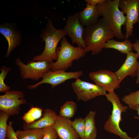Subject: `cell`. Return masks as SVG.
I'll use <instances>...</instances> for the list:
<instances>
[{
    "label": "cell",
    "mask_w": 139,
    "mask_h": 139,
    "mask_svg": "<svg viewBox=\"0 0 139 139\" xmlns=\"http://www.w3.org/2000/svg\"><path fill=\"white\" fill-rule=\"evenodd\" d=\"M83 74L82 71L74 72H67L63 69H59L54 71L50 70L45 73L42 76V80L34 84L27 86L30 90L36 88L40 85L44 83L51 85L54 89L57 86L72 79L76 80Z\"/></svg>",
    "instance_id": "obj_8"
},
{
    "label": "cell",
    "mask_w": 139,
    "mask_h": 139,
    "mask_svg": "<svg viewBox=\"0 0 139 139\" xmlns=\"http://www.w3.org/2000/svg\"><path fill=\"white\" fill-rule=\"evenodd\" d=\"M13 122L10 121L7 125L6 137L7 139H18L16 132L14 131L12 126Z\"/></svg>",
    "instance_id": "obj_28"
},
{
    "label": "cell",
    "mask_w": 139,
    "mask_h": 139,
    "mask_svg": "<svg viewBox=\"0 0 139 139\" xmlns=\"http://www.w3.org/2000/svg\"><path fill=\"white\" fill-rule=\"evenodd\" d=\"M0 96V110L13 116L19 114L21 105L27 104L23 92L18 90L7 91Z\"/></svg>",
    "instance_id": "obj_7"
},
{
    "label": "cell",
    "mask_w": 139,
    "mask_h": 139,
    "mask_svg": "<svg viewBox=\"0 0 139 139\" xmlns=\"http://www.w3.org/2000/svg\"><path fill=\"white\" fill-rule=\"evenodd\" d=\"M11 70V68L3 66L0 69L1 72L0 74V92H5L10 91L11 88L6 85L4 81L8 73Z\"/></svg>",
    "instance_id": "obj_26"
},
{
    "label": "cell",
    "mask_w": 139,
    "mask_h": 139,
    "mask_svg": "<svg viewBox=\"0 0 139 139\" xmlns=\"http://www.w3.org/2000/svg\"><path fill=\"white\" fill-rule=\"evenodd\" d=\"M5 139H7V137L6 138H5Z\"/></svg>",
    "instance_id": "obj_33"
},
{
    "label": "cell",
    "mask_w": 139,
    "mask_h": 139,
    "mask_svg": "<svg viewBox=\"0 0 139 139\" xmlns=\"http://www.w3.org/2000/svg\"><path fill=\"white\" fill-rule=\"evenodd\" d=\"M52 62L32 60L25 64L19 58H17L15 60L16 64L19 67L22 78L36 81L42 78L45 73L51 70Z\"/></svg>",
    "instance_id": "obj_6"
},
{
    "label": "cell",
    "mask_w": 139,
    "mask_h": 139,
    "mask_svg": "<svg viewBox=\"0 0 139 139\" xmlns=\"http://www.w3.org/2000/svg\"><path fill=\"white\" fill-rule=\"evenodd\" d=\"M10 115L7 113L0 111V139H5L7 129V121Z\"/></svg>",
    "instance_id": "obj_25"
},
{
    "label": "cell",
    "mask_w": 139,
    "mask_h": 139,
    "mask_svg": "<svg viewBox=\"0 0 139 139\" xmlns=\"http://www.w3.org/2000/svg\"><path fill=\"white\" fill-rule=\"evenodd\" d=\"M70 119L58 115L54 126L59 139H79V136L72 126Z\"/></svg>",
    "instance_id": "obj_15"
},
{
    "label": "cell",
    "mask_w": 139,
    "mask_h": 139,
    "mask_svg": "<svg viewBox=\"0 0 139 139\" xmlns=\"http://www.w3.org/2000/svg\"><path fill=\"white\" fill-rule=\"evenodd\" d=\"M133 44L130 40L125 39L123 41H118L113 39L108 40L104 44L103 48L116 49L123 54H127L132 51Z\"/></svg>",
    "instance_id": "obj_19"
},
{
    "label": "cell",
    "mask_w": 139,
    "mask_h": 139,
    "mask_svg": "<svg viewBox=\"0 0 139 139\" xmlns=\"http://www.w3.org/2000/svg\"><path fill=\"white\" fill-rule=\"evenodd\" d=\"M105 0H85L87 3L92 5L97 6L98 4L103 3Z\"/></svg>",
    "instance_id": "obj_29"
},
{
    "label": "cell",
    "mask_w": 139,
    "mask_h": 139,
    "mask_svg": "<svg viewBox=\"0 0 139 139\" xmlns=\"http://www.w3.org/2000/svg\"><path fill=\"white\" fill-rule=\"evenodd\" d=\"M106 97L107 100L112 104V109L111 115L105 124L104 129L118 136L121 139H136L139 137V135L134 138H131L126 132L123 131L120 127V123L122 121L121 114L126 111L128 107L121 103L118 96L114 91L107 93Z\"/></svg>",
    "instance_id": "obj_4"
},
{
    "label": "cell",
    "mask_w": 139,
    "mask_h": 139,
    "mask_svg": "<svg viewBox=\"0 0 139 139\" xmlns=\"http://www.w3.org/2000/svg\"><path fill=\"white\" fill-rule=\"evenodd\" d=\"M90 79L95 84L110 93L120 88V83L115 73L105 69L92 72L89 74Z\"/></svg>",
    "instance_id": "obj_12"
},
{
    "label": "cell",
    "mask_w": 139,
    "mask_h": 139,
    "mask_svg": "<svg viewBox=\"0 0 139 139\" xmlns=\"http://www.w3.org/2000/svg\"><path fill=\"white\" fill-rule=\"evenodd\" d=\"M83 38L86 46V54L91 51L93 55L100 53L105 43L115 36L110 27L103 18L95 24L84 27Z\"/></svg>",
    "instance_id": "obj_1"
},
{
    "label": "cell",
    "mask_w": 139,
    "mask_h": 139,
    "mask_svg": "<svg viewBox=\"0 0 139 139\" xmlns=\"http://www.w3.org/2000/svg\"><path fill=\"white\" fill-rule=\"evenodd\" d=\"M122 100L128 105L129 108L133 109L136 106L139 105V89L125 95Z\"/></svg>",
    "instance_id": "obj_23"
},
{
    "label": "cell",
    "mask_w": 139,
    "mask_h": 139,
    "mask_svg": "<svg viewBox=\"0 0 139 139\" xmlns=\"http://www.w3.org/2000/svg\"><path fill=\"white\" fill-rule=\"evenodd\" d=\"M79 21L83 26L88 27L95 24L100 16L97 6L87 3L85 8L78 12Z\"/></svg>",
    "instance_id": "obj_17"
},
{
    "label": "cell",
    "mask_w": 139,
    "mask_h": 139,
    "mask_svg": "<svg viewBox=\"0 0 139 139\" xmlns=\"http://www.w3.org/2000/svg\"><path fill=\"white\" fill-rule=\"evenodd\" d=\"M43 129L44 135L42 139H57L58 135L54 126Z\"/></svg>",
    "instance_id": "obj_27"
},
{
    "label": "cell",
    "mask_w": 139,
    "mask_h": 139,
    "mask_svg": "<svg viewBox=\"0 0 139 139\" xmlns=\"http://www.w3.org/2000/svg\"><path fill=\"white\" fill-rule=\"evenodd\" d=\"M71 125L73 128L78 134L81 139L84 138V119L80 117L75 119L71 121Z\"/></svg>",
    "instance_id": "obj_24"
},
{
    "label": "cell",
    "mask_w": 139,
    "mask_h": 139,
    "mask_svg": "<svg viewBox=\"0 0 139 139\" xmlns=\"http://www.w3.org/2000/svg\"><path fill=\"white\" fill-rule=\"evenodd\" d=\"M85 54V49L71 45L64 36L61 39L60 47L57 48V59L55 62H52L51 70H66L72 66L74 60L84 57Z\"/></svg>",
    "instance_id": "obj_5"
},
{
    "label": "cell",
    "mask_w": 139,
    "mask_h": 139,
    "mask_svg": "<svg viewBox=\"0 0 139 139\" xmlns=\"http://www.w3.org/2000/svg\"><path fill=\"white\" fill-rule=\"evenodd\" d=\"M48 22L45 28L43 29L40 34L42 41H45V46L43 52L40 55L34 57L32 60L35 61H45L52 62L57 60V46L62 38L66 36L63 30L56 29L52 21L48 19Z\"/></svg>",
    "instance_id": "obj_3"
},
{
    "label": "cell",
    "mask_w": 139,
    "mask_h": 139,
    "mask_svg": "<svg viewBox=\"0 0 139 139\" xmlns=\"http://www.w3.org/2000/svg\"><path fill=\"white\" fill-rule=\"evenodd\" d=\"M96 112L90 111L84 118V139H96L97 131L95 126V116Z\"/></svg>",
    "instance_id": "obj_18"
},
{
    "label": "cell",
    "mask_w": 139,
    "mask_h": 139,
    "mask_svg": "<svg viewBox=\"0 0 139 139\" xmlns=\"http://www.w3.org/2000/svg\"><path fill=\"white\" fill-rule=\"evenodd\" d=\"M121 11L126 14L125 39L132 36L133 27L137 22L139 23V0H120L119 6Z\"/></svg>",
    "instance_id": "obj_10"
},
{
    "label": "cell",
    "mask_w": 139,
    "mask_h": 139,
    "mask_svg": "<svg viewBox=\"0 0 139 139\" xmlns=\"http://www.w3.org/2000/svg\"><path fill=\"white\" fill-rule=\"evenodd\" d=\"M0 32L8 42V48L5 56L8 57L12 51L20 44L22 38L21 33L14 24L7 23L1 25Z\"/></svg>",
    "instance_id": "obj_14"
},
{
    "label": "cell",
    "mask_w": 139,
    "mask_h": 139,
    "mask_svg": "<svg viewBox=\"0 0 139 139\" xmlns=\"http://www.w3.org/2000/svg\"><path fill=\"white\" fill-rule=\"evenodd\" d=\"M77 100L86 102L100 96H106V90L96 84L83 81L79 78L72 84Z\"/></svg>",
    "instance_id": "obj_9"
},
{
    "label": "cell",
    "mask_w": 139,
    "mask_h": 139,
    "mask_svg": "<svg viewBox=\"0 0 139 139\" xmlns=\"http://www.w3.org/2000/svg\"><path fill=\"white\" fill-rule=\"evenodd\" d=\"M139 59L138 61V65L137 74V79L136 81V83L137 84H139V56L138 58Z\"/></svg>",
    "instance_id": "obj_31"
},
{
    "label": "cell",
    "mask_w": 139,
    "mask_h": 139,
    "mask_svg": "<svg viewBox=\"0 0 139 139\" xmlns=\"http://www.w3.org/2000/svg\"><path fill=\"white\" fill-rule=\"evenodd\" d=\"M120 0H105L101 4L97 6L100 16H102L107 23L115 36L117 38L122 39L125 36L122 32V26H125L126 16L119 9Z\"/></svg>",
    "instance_id": "obj_2"
},
{
    "label": "cell",
    "mask_w": 139,
    "mask_h": 139,
    "mask_svg": "<svg viewBox=\"0 0 139 139\" xmlns=\"http://www.w3.org/2000/svg\"><path fill=\"white\" fill-rule=\"evenodd\" d=\"M77 110V105L75 102L67 101L61 107L59 115L70 119L75 115Z\"/></svg>",
    "instance_id": "obj_21"
},
{
    "label": "cell",
    "mask_w": 139,
    "mask_h": 139,
    "mask_svg": "<svg viewBox=\"0 0 139 139\" xmlns=\"http://www.w3.org/2000/svg\"><path fill=\"white\" fill-rule=\"evenodd\" d=\"M16 133L18 139H42L44 135L43 129L19 130Z\"/></svg>",
    "instance_id": "obj_20"
},
{
    "label": "cell",
    "mask_w": 139,
    "mask_h": 139,
    "mask_svg": "<svg viewBox=\"0 0 139 139\" xmlns=\"http://www.w3.org/2000/svg\"><path fill=\"white\" fill-rule=\"evenodd\" d=\"M133 109L136 110L137 111V114L138 115V116H135L134 118L135 119H139V105L136 106Z\"/></svg>",
    "instance_id": "obj_32"
},
{
    "label": "cell",
    "mask_w": 139,
    "mask_h": 139,
    "mask_svg": "<svg viewBox=\"0 0 139 139\" xmlns=\"http://www.w3.org/2000/svg\"><path fill=\"white\" fill-rule=\"evenodd\" d=\"M84 27L81 23L78 12L68 16L66 24L62 29L66 35L71 38L73 44H76L78 46L85 49L86 46L83 38Z\"/></svg>",
    "instance_id": "obj_11"
},
{
    "label": "cell",
    "mask_w": 139,
    "mask_h": 139,
    "mask_svg": "<svg viewBox=\"0 0 139 139\" xmlns=\"http://www.w3.org/2000/svg\"><path fill=\"white\" fill-rule=\"evenodd\" d=\"M139 56L131 52L127 54L125 60L119 69L115 72L120 84L127 76L132 77L136 76L138 65L137 59Z\"/></svg>",
    "instance_id": "obj_13"
},
{
    "label": "cell",
    "mask_w": 139,
    "mask_h": 139,
    "mask_svg": "<svg viewBox=\"0 0 139 139\" xmlns=\"http://www.w3.org/2000/svg\"><path fill=\"white\" fill-rule=\"evenodd\" d=\"M133 48L135 50L137 54L139 56V40H136L135 42L133 44Z\"/></svg>",
    "instance_id": "obj_30"
},
{
    "label": "cell",
    "mask_w": 139,
    "mask_h": 139,
    "mask_svg": "<svg viewBox=\"0 0 139 139\" xmlns=\"http://www.w3.org/2000/svg\"><path fill=\"white\" fill-rule=\"evenodd\" d=\"M43 110L41 108L32 107L22 117L25 123H31L40 118L42 115Z\"/></svg>",
    "instance_id": "obj_22"
},
{
    "label": "cell",
    "mask_w": 139,
    "mask_h": 139,
    "mask_svg": "<svg viewBox=\"0 0 139 139\" xmlns=\"http://www.w3.org/2000/svg\"><path fill=\"white\" fill-rule=\"evenodd\" d=\"M58 115L53 110L47 109L44 111L43 117L31 123L27 124L25 123L23 125V128L24 130L42 129L54 126Z\"/></svg>",
    "instance_id": "obj_16"
}]
</instances>
